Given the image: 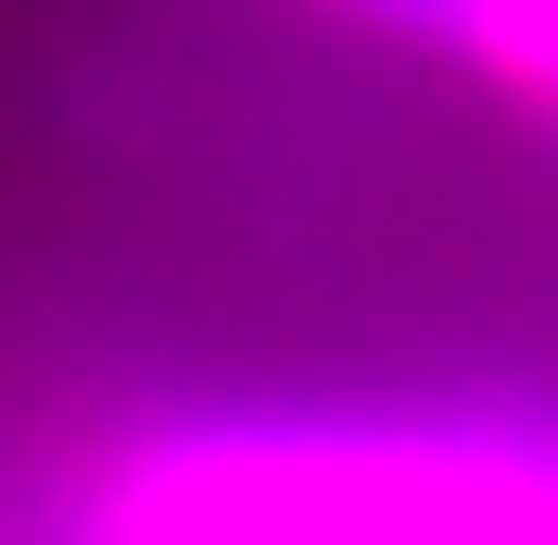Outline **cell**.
<instances>
[{"label": "cell", "instance_id": "6da1fadb", "mask_svg": "<svg viewBox=\"0 0 558 545\" xmlns=\"http://www.w3.org/2000/svg\"><path fill=\"white\" fill-rule=\"evenodd\" d=\"M445 64L483 76L495 102H521L533 128H558V0H457Z\"/></svg>", "mask_w": 558, "mask_h": 545}, {"label": "cell", "instance_id": "7a4b0ae2", "mask_svg": "<svg viewBox=\"0 0 558 545\" xmlns=\"http://www.w3.org/2000/svg\"><path fill=\"white\" fill-rule=\"evenodd\" d=\"M305 13H330L343 38H381V51H418V64H445L457 26V0H305Z\"/></svg>", "mask_w": 558, "mask_h": 545}]
</instances>
